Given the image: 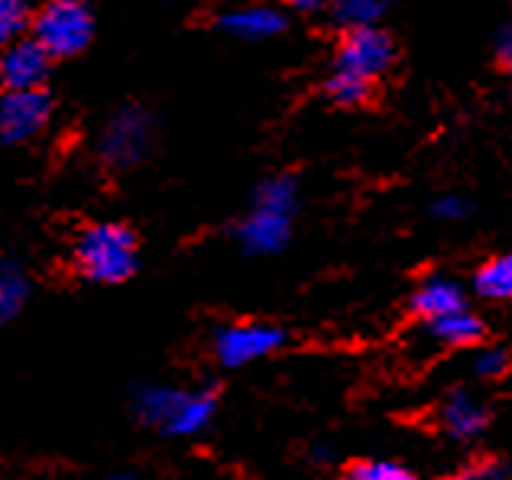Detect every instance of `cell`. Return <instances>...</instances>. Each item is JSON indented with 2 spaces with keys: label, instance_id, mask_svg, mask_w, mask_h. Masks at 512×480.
Wrapping results in <instances>:
<instances>
[{
  "label": "cell",
  "instance_id": "6da1fadb",
  "mask_svg": "<svg viewBox=\"0 0 512 480\" xmlns=\"http://www.w3.org/2000/svg\"><path fill=\"white\" fill-rule=\"evenodd\" d=\"M133 412L143 425L169 438L201 435L214 422L218 396L201 386H169L146 383L133 393Z\"/></svg>",
  "mask_w": 512,
  "mask_h": 480
},
{
  "label": "cell",
  "instance_id": "7a4b0ae2",
  "mask_svg": "<svg viewBox=\"0 0 512 480\" xmlns=\"http://www.w3.org/2000/svg\"><path fill=\"white\" fill-rule=\"evenodd\" d=\"M299 208V185L292 176H269L260 182L253 195V205L237 224L240 247L253 257H269L289 244L292 218Z\"/></svg>",
  "mask_w": 512,
  "mask_h": 480
},
{
  "label": "cell",
  "instance_id": "3957f363",
  "mask_svg": "<svg viewBox=\"0 0 512 480\" xmlns=\"http://www.w3.org/2000/svg\"><path fill=\"white\" fill-rule=\"evenodd\" d=\"M72 263L82 279L98 286H117L137 273L140 266V244L127 224L98 221L75 237Z\"/></svg>",
  "mask_w": 512,
  "mask_h": 480
},
{
  "label": "cell",
  "instance_id": "277c9868",
  "mask_svg": "<svg viewBox=\"0 0 512 480\" xmlns=\"http://www.w3.org/2000/svg\"><path fill=\"white\" fill-rule=\"evenodd\" d=\"M30 36L49 59H75L94 39V10L88 0H43L33 13Z\"/></svg>",
  "mask_w": 512,
  "mask_h": 480
},
{
  "label": "cell",
  "instance_id": "5b68a950",
  "mask_svg": "<svg viewBox=\"0 0 512 480\" xmlns=\"http://www.w3.org/2000/svg\"><path fill=\"white\" fill-rule=\"evenodd\" d=\"M156 143V117L146 104H124L104 120L98 133V159L107 169H133Z\"/></svg>",
  "mask_w": 512,
  "mask_h": 480
},
{
  "label": "cell",
  "instance_id": "8992f818",
  "mask_svg": "<svg viewBox=\"0 0 512 480\" xmlns=\"http://www.w3.org/2000/svg\"><path fill=\"white\" fill-rule=\"evenodd\" d=\"M286 344V331L269 322H231L214 331L211 351L214 360L227 370L250 367L256 360L273 357Z\"/></svg>",
  "mask_w": 512,
  "mask_h": 480
},
{
  "label": "cell",
  "instance_id": "52a82bcc",
  "mask_svg": "<svg viewBox=\"0 0 512 480\" xmlns=\"http://www.w3.org/2000/svg\"><path fill=\"white\" fill-rule=\"evenodd\" d=\"M393 59H396L393 36H389L383 26H376V23L347 26V33L341 36V43H338V59H334V69L350 72V75L363 78V82L376 85L389 72Z\"/></svg>",
  "mask_w": 512,
  "mask_h": 480
},
{
  "label": "cell",
  "instance_id": "ba28073f",
  "mask_svg": "<svg viewBox=\"0 0 512 480\" xmlns=\"http://www.w3.org/2000/svg\"><path fill=\"white\" fill-rule=\"evenodd\" d=\"M52 124V98L46 88L0 91V146H26Z\"/></svg>",
  "mask_w": 512,
  "mask_h": 480
},
{
  "label": "cell",
  "instance_id": "9c48e42d",
  "mask_svg": "<svg viewBox=\"0 0 512 480\" xmlns=\"http://www.w3.org/2000/svg\"><path fill=\"white\" fill-rule=\"evenodd\" d=\"M52 72L49 52L33 36H23L0 49V91H36Z\"/></svg>",
  "mask_w": 512,
  "mask_h": 480
},
{
  "label": "cell",
  "instance_id": "30bf717a",
  "mask_svg": "<svg viewBox=\"0 0 512 480\" xmlns=\"http://www.w3.org/2000/svg\"><path fill=\"white\" fill-rule=\"evenodd\" d=\"M438 425L441 432L454 442H474L490 425L487 403L470 390H451L438 406Z\"/></svg>",
  "mask_w": 512,
  "mask_h": 480
},
{
  "label": "cell",
  "instance_id": "8fae6325",
  "mask_svg": "<svg viewBox=\"0 0 512 480\" xmlns=\"http://www.w3.org/2000/svg\"><path fill=\"white\" fill-rule=\"evenodd\" d=\"M214 26L227 36L244 39V43H263V39H273L286 30V13L269 4H244L218 13Z\"/></svg>",
  "mask_w": 512,
  "mask_h": 480
},
{
  "label": "cell",
  "instance_id": "7c38bea8",
  "mask_svg": "<svg viewBox=\"0 0 512 480\" xmlns=\"http://www.w3.org/2000/svg\"><path fill=\"white\" fill-rule=\"evenodd\" d=\"M461 309H467V292L461 289V283H454L448 276H428L419 283V289L412 292V312L419 315L425 325Z\"/></svg>",
  "mask_w": 512,
  "mask_h": 480
},
{
  "label": "cell",
  "instance_id": "4fadbf2b",
  "mask_svg": "<svg viewBox=\"0 0 512 480\" xmlns=\"http://www.w3.org/2000/svg\"><path fill=\"white\" fill-rule=\"evenodd\" d=\"M428 335L444 348H474L483 341V318L470 312V305L454 315H444L438 322H428Z\"/></svg>",
  "mask_w": 512,
  "mask_h": 480
},
{
  "label": "cell",
  "instance_id": "5bb4252c",
  "mask_svg": "<svg viewBox=\"0 0 512 480\" xmlns=\"http://www.w3.org/2000/svg\"><path fill=\"white\" fill-rule=\"evenodd\" d=\"M474 292L487 302H512V253H500L474 273Z\"/></svg>",
  "mask_w": 512,
  "mask_h": 480
},
{
  "label": "cell",
  "instance_id": "9a60e30c",
  "mask_svg": "<svg viewBox=\"0 0 512 480\" xmlns=\"http://www.w3.org/2000/svg\"><path fill=\"white\" fill-rule=\"evenodd\" d=\"M26 299H30V276L23 273L20 263L0 260V325L20 315Z\"/></svg>",
  "mask_w": 512,
  "mask_h": 480
},
{
  "label": "cell",
  "instance_id": "2e32d148",
  "mask_svg": "<svg viewBox=\"0 0 512 480\" xmlns=\"http://www.w3.org/2000/svg\"><path fill=\"white\" fill-rule=\"evenodd\" d=\"M325 95L338 104V108H360V104L370 101L373 85L363 82V78H357V75H350V72L331 69L328 82H325Z\"/></svg>",
  "mask_w": 512,
  "mask_h": 480
},
{
  "label": "cell",
  "instance_id": "e0dca14e",
  "mask_svg": "<svg viewBox=\"0 0 512 480\" xmlns=\"http://www.w3.org/2000/svg\"><path fill=\"white\" fill-rule=\"evenodd\" d=\"M33 13V0H0V49L26 36Z\"/></svg>",
  "mask_w": 512,
  "mask_h": 480
},
{
  "label": "cell",
  "instance_id": "ac0fdd59",
  "mask_svg": "<svg viewBox=\"0 0 512 480\" xmlns=\"http://www.w3.org/2000/svg\"><path fill=\"white\" fill-rule=\"evenodd\" d=\"M389 4H393V0H331L334 17L347 26H367V23L383 20Z\"/></svg>",
  "mask_w": 512,
  "mask_h": 480
},
{
  "label": "cell",
  "instance_id": "d6986e66",
  "mask_svg": "<svg viewBox=\"0 0 512 480\" xmlns=\"http://www.w3.org/2000/svg\"><path fill=\"white\" fill-rule=\"evenodd\" d=\"M347 480H415V474L399 461L389 458H370V461H357L347 468Z\"/></svg>",
  "mask_w": 512,
  "mask_h": 480
},
{
  "label": "cell",
  "instance_id": "ffe728a7",
  "mask_svg": "<svg viewBox=\"0 0 512 480\" xmlns=\"http://www.w3.org/2000/svg\"><path fill=\"white\" fill-rule=\"evenodd\" d=\"M512 367V357L506 348H496V344H490V348H480L474 354V373L480 380H500L506 377Z\"/></svg>",
  "mask_w": 512,
  "mask_h": 480
},
{
  "label": "cell",
  "instance_id": "44dd1931",
  "mask_svg": "<svg viewBox=\"0 0 512 480\" xmlns=\"http://www.w3.org/2000/svg\"><path fill=\"white\" fill-rule=\"evenodd\" d=\"M448 480H509V468L500 458H480L464 464L461 471H454Z\"/></svg>",
  "mask_w": 512,
  "mask_h": 480
},
{
  "label": "cell",
  "instance_id": "7402d4cb",
  "mask_svg": "<svg viewBox=\"0 0 512 480\" xmlns=\"http://www.w3.org/2000/svg\"><path fill=\"white\" fill-rule=\"evenodd\" d=\"M467 211H470V205L461 195H441L438 202L431 205V215L438 221H461V218H467Z\"/></svg>",
  "mask_w": 512,
  "mask_h": 480
},
{
  "label": "cell",
  "instance_id": "603a6c76",
  "mask_svg": "<svg viewBox=\"0 0 512 480\" xmlns=\"http://www.w3.org/2000/svg\"><path fill=\"white\" fill-rule=\"evenodd\" d=\"M496 56H500L503 69H509V72H512V20L503 26L500 39H496Z\"/></svg>",
  "mask_w": 512,
  "mask_h": 480
},
{
  "label": "cell",
  "instance_id": "cb8c5ba5",
  "mask_svg": "<svg viewBox=\"0 0 512 480\" xmlns=\"http://www.w3.org/2000/svg\"><path fill=\"white\" fill-rule=\"evenodd\" d=\"M289 7L299 13H321L331 7V0H289Z\"/></svg>",
  "mask_w": 512,
  "mask_h": 480
},
{
  "label": "cell",
  "instance_id": "d4e9b609",
  "mask_svg": "<svg viewBox=\"0 0 512 480\" xmlns=\"http://www.w3.org/2000/svg\"><path fill=\"white\" fill-rule=\"evenodd\" d=\"M117 480H143V477H117Z\"/></svg>",
  "mask_w": 512,
  "mask_h": 480
},
{
  "label": "cell",
  "instance_id": "484cf974",
  "mask_svg": "<svg viewBox=\"0 0 512 480\" xmlns=\"http://www.w3.org/2000/svg\"><path fill=\"white\" fill-rule=\"evenodd\" d=\"M169 4H172V0H169Z\"/></svg>",
  "mask_w": 512,
  "mask_h": 480
}]
</instances>
